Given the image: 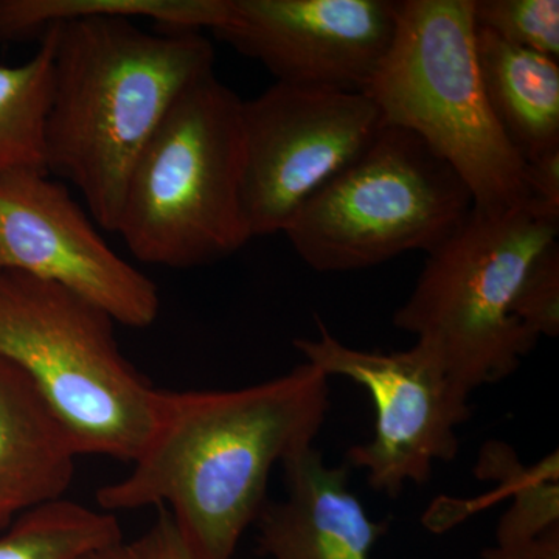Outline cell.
<instances>
[{
	"instance_id": "cell-6",
	"label": "cell",
	"mask_w": 559,
	"mask_h": 559,
	"mask_svg": "<svg viewBox=\"0 0 559 559\" xmlns=\"http://www.w3.org/2000/svg\"><path fill=\"white\" fill-rule=\"evenodd\" d=\"M559 219L522 202L499 213L473 209L436 250L393 325L440 349L448 374L471 393L520 369L538 337L511 314L532 261L557 241Z\"/></svg>"
},
{
	"instance_id": "cell-20",
	"label": "cell",
	"mask_w": 559,
	"mask_h": 559,
	"mask_svg": "<svg viewBox=\"0 0 559 559\" xmlns=\"http://www.w3.org/2000/svg\"><path fill=\"white\" fill-rule=\"evenodd\" d=\"M81 559H194L180 538L170 513L160 509L159 518L142 536L117 540L91 551Z\"/></svg>"
},
{
	"instance_id": "cell-12",
	"label": "cell",
	"mask_w": 559,
	"mask_h": 559,
	"mask_svg": "<svg viewBox=\"0 0 559 559\" xmlns=\"http://www.w3.org/2000/svg\"><path fill=\"white\" fill-rule=\"evenodd\" d=\"M286 498L266 502L259 520L260 551L272 559H373L388 525L370 520L349 491L348 466H330L305 448L282 463Z\"/></svg>"
},
{
	"instance_id": "cell-2",
	"label": "cell",
	"mask_w": 559,
	"mask_h": 559,
	"mask_svg": "<svg viewBox=\"0 0 559 559\" xmlns=\"http://www.w3.org/2000/svg\"><path fill=\"white\" fill-rule=\"evenodd\" d=\"M330 378L310 362L235 390H159L156 418L127 477L97 492L105 511L160 507L194 559H234L259 520L272 469L312 447Z\"/></svg>"
},
{
	"instance_id": "cell-11",
	"label": "cell",
	"mask_w": 559,
	"mask_h": 559,
	"mask_svg": "<svg viewBox=\"0 0 559 559\" xmlns=\"http://www.w3.org/2000/svg\"><path fill=\"white\" fill-rule=\"evenodd\" d=\"M395 0H231L215 31L277 83L364 94L399 28Z\"/></svg>"
},
{
	"instance_id": "cell-10",
	"label": "cell",
	"mask_w": 559,
	"mask_h": 559,
	"mask_svg": "<svg viewBox=\"0 0 559 559\" xmlns=\"http://www.w3.org/2000/svg\"><path fill=\"white\" fill-rule=\"evenodd\" d=\"M68 187L46 170L0 175V271L70 290L131 329H148L159 289L121 259Z\"/></svg>"
},
{
	"instance_id": "cell-18",
	"label": "cell",
	"mask_w": 559,
	"mask_h": 559,
	"mask_svg": "<svg viewBox=\"0 0 559 559\" xmlns=\"http://www.w3.org/2000/svg\"><path fill=\"white\" fill-rule=\"evenodd\" d=\"M473 20L506 43L558 60V0H473Z\"/></svg>"
},
{
	"instance_id": "cell-5",
	"label": "cell",
	"mask_w": 559,
	"mask_h": 559,
	"mask_svg": "<svg viewBox=\"0 0 559 559\" xmlns=\"http://www.w3.org/2000/svg\"><path fill=\"white\" fill-rule=\"evenodd\" d=\"M473 0H401L399 28L369 95L384 124L419 135L459 173L474 210L524 202V160L492 116L476 58Z\"/></svg>"
},
{
	"instance_id": "cell-14",
	"label": "cell",
	"mask_w": 559,
	"mask_h": 559,
	"mask_svg": "<svg viewBox=\"0 0 559 559\" xmlns=\"http://www.w3.org/2000/svg\"><path fill=\"white\" fill-rule=\"evenodd\" d=\"M474 44L489 108L521 159L558 148V60L477 27Z\"/></svg>"
},
{
	"instance_id": "cell-3",
	"label": "cell",
	"mask_w": 559,
	"mask_h": 559,
	"mask_svg": "<svg viewBox=\"0 0 559 559\" xmlns=\"http://www.w3.org/2000/svg\"><path fill=\"white\" fill-rule=\"evenodd\" d=\"M241 106L215 70L173 105L124 191L117 234L135 259L194 270L252 240L241 202Z\"/></svg>"
},
{
	"instance_id": "cell-9",
	"label": "cell",
	"mask_w": 559,
	"mask_h": 559,
	"mask_svg": "<svg viewBox=\"0 0 559 559\" xmlns=\"http://www.w3.org/2000/svg\"><path fill=\"white\" fill-rule=\"evenodd\" d=\"M384 127L359 92L277 83L242 100L241 202L250 238L278 234Z\"/></svg>"
},
{
	"instance_id": "cell-13",
	"label": "cell",
	"mask_w": 559,
	"mask_h": 559,
	"mask_svg": "<svg viewBox=\"0 0 559 559\" xmlns=\"http://www.w3.org/2000/svg\"><path fill=\"white\" fill-rule=\"evenodd\" d=\"M76 457L31 378L0 356V535L21 514L62 499Z\"/></svg>"
},
{
	"instance_id": "cell-16",
	"label": "cell",
	"mask_w": 559,
	"mask_h": 559,
	"mask_svg": "<svg viewBox=\"0 0 559 559\" xmlns=\"http://www.w3.org/2000/svg\"><path fill=\"white\" fill-rule=\"evenodd\" d=\"M558 462V451L525 466L503 441L489 440L481 448L474 473L480 480L496 481L511 498L496 528V546L524 543L559 525Z\"/></svg>"
},
{
	"instance_id": "cell-7",
	"label": "cell",
	"mask_w": 559,
	"mask_h": 559,
	"mask_svg": "<svg viewBox=\"0 0 559 559\" xmlns=\"http://www.w3.org/2000/svg\"><path fill=\"white\" fill-rule=\"evenodd\" d=\"M459 173L419 135L384 124L283 234L311 270H370L412 250L430 253L473 213Z\"/></svg>"
},
{
	"instance_id": "cell-19",
	"label": "cell",
	"mask_w": 559,
	"mask_h": 559,
	"mask_svg": "<svg viewBox=\"0 0 559 559\" xmlns=\"http://www.w3.org/2000/svg\"><path fill=\"white\" fill-rule=\"evenodd\" d=\"M511 314L535 337L559 334V245L550 242L530 264Z\"/></svg>"
},
{
	"instance_id": "cell-22",
	"label": "cell",
	"mask_w": 559,
	"mask_h": 559,
	"mask_svg": "<svg viewBox=\"0 0 559 559\" xmlns=\"http://www.w3.org/2000/svg\"><path fill=\"white\" fill-rule=\"evenodd\" d=\"M481 559H559V525L513 546H492Z\"/></svg>"
},
{
	"instance_id": "cell-21",
	"label": "cell",
	"mask_w": 559,
	"mask_h": 559,
	"mask_svg": "<svg viewBox=\"0 0 559 559\" xmlns=\"http://www.w3.org/2000/svg\"><path fill=\"white\" fill-rule=\"evenodd\" d=\"M524 202L540 215L559 219V146L524 162Z\"/></svg>"
},
{
	"instance_id": "cell-17",
	"label": "cell",
	"mask_w": 559,
	"mask_h": 559,
	"mask_svg": "<svg viewBox=\"0 0 559 559\" xmlns=\"http://www.w3.org/2000/svg\"><path fill=\"white\" fill-rule=\"evenodd\" d=\"M123 538L114 514L53 500L21 514L0 535V559H81Z\"/></svg>"
},
{
	"instance_id": "cell-4",
	"label": "cell",
	"mask_w": 559,
	"mask_h": 559,
	"mask_svg": "<svg viewBox=\"0 0 559 559\" xmlns=\"http://www.w3.org/2000/svg\"><path fill=\"white\" fill-rule=\"evenodd\" d=\"M114 323L61 286L0 271V356L31 378L79 455L132 463L159 390L124 358Z\"/></svg>"
},
{
	"instance_id": "cell-8",
	"label": "cell",
	"mask_w": 559,
	"mask_h": 559,
	"mask_svg": "<svg viewBox=\"0 0 559 559\" xmlns=\"http://www.w3.org/2000/svg\"><path fill=\"white\" fill-rule=\"evenodd\" d=\"M316 322L319 337L296 340L294 347L326 377L347 378L373 400V439L353 444L347 460L366 471L374 491L399 498L409 481H429L437 462L457 457V428L471 418L469 395L451 380L432 342L417 340L406 352H364Z\"/></svg>"
},
{
	"instance_id": "cell-1",
	"label": "cell",
	"mask_w": 559,
	"mask_h": 559,
	"mask_svg": "<svg viewBox=\"0 0 559 559\" xmlns=\"http://www.w3.org/2000/svg\"><path fill=\"white\" fill-rule=\"evenodd\" d=\"M227 13L226 0H0V44L53 33L46 168L103 230L117 231L132 168L173 105L213 72L201 32Z\"/></svg>"
},
{
	"instance_id": "cell-15",
	"label": "cell",
	"mask_w": 559,
	"mask_h": 559,
	"mask_svg": "<svg viewBox=\"0 0 559 559\" xmlns=\"http://www.w3.org/2000/svg\"><path fill=\"white\" fill-rule=\"evenodd\" d=\"M31 61L0 66V175L46 170V123L53 80V33L46 32Z\"/></svg>"
}]
</instances>
